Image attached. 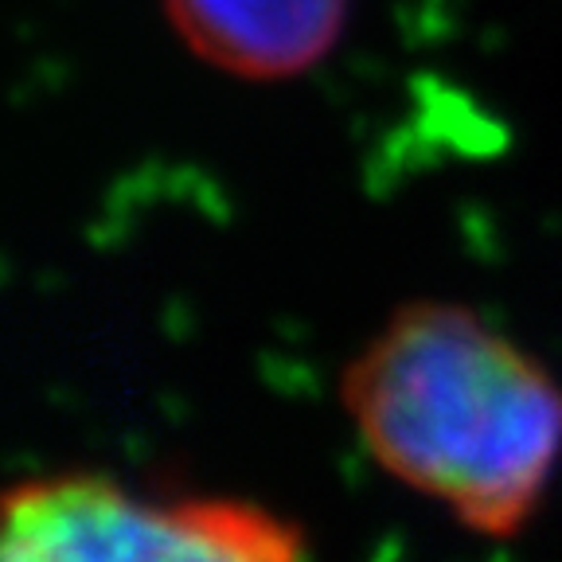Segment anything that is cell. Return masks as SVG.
Listing matches in <instances>:
<instances>
[{
	"label": "cell",
	"instance_id": "obj_1",
	"mask_svg": "<svg viewBox=\"0 0 562 562\" xmlns=\"http://www.w3.org/2000/svg\"><path fill=\"white\" fill-rule=\"evenodd\" d=\"M379 469L484 539L519 536L562 469V379L457 301H406L340 375Z\"/></svg>",
	"mask_w": 562,
	"mask_h": 562
},
{
	"label": "cell",
	"instance_id": "obj_2",
	"mask_svg": "<svg viewBox=\"0 0 562 562\" xmlns=\"http://www.w3.org/2000/svg\"><path fill=\"white\" fill-rule=\"evenodd\" d=\"M0 562H305V536L255 501L153 496L59 469L4 492Z\"/></svg>",
	"mask_w": 562,
	"mask_h": 562
},
{
	"label": "cell",
	"instance_id": "obj_3",
	"mask_svg": "<svg viewBox=\"0 0 562 562\" xmlns=\"http://www.w3.org/2000/svg\"><path fill=\"white\" fill-rule=\"evenodd\" d=\"M351 0H160L168 32L238 82H290L340 44Z\"/></svg>",
	"mask_w": 562,
	"mask_h": 562
}]
</instances>
